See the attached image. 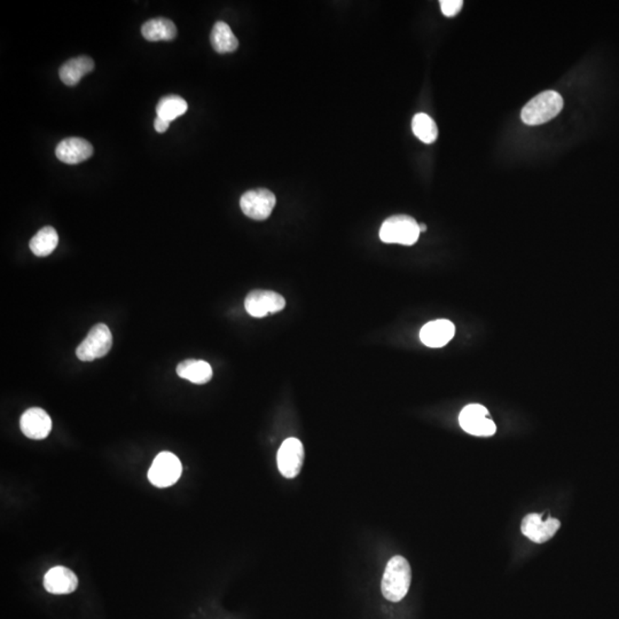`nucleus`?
I'll use <instances>...</instances> for the list:
<instances>
[{"mask_svg":"<svg viewBox=\"0 0 619 619\" xmlns=\"http://www.w3.org/2000/svg\"><path fill=\"white\" fill-rule=\"evenodd\" d=\"M412 581L410 563L405 557H394L386 564L381 589L388 601L399 602L406 596Z\"/></svg>","mask_w":619,"mask_h":619,"instance_id":"nucleus-1","label":"nucleus"},{"mask_svg":"<svg viewBox=\"0 0 619 619\" xmlns=\"http://www.w3.org/2000/svg\"><path fill=\"white\" fill-rule=\"evenodd\" d=\"M563 99L555 91H545L524 106L520 118L528 126H540L562 111Z\"/></svg>","mask_w":619,"mask_h":619,"instance_id":"nucleus-2","label":"nucleus"},{"mask_svg":"<svg viewBox=\"0 0 619 619\" xmlns=\"http://www.w3.org/2000/svg\"><path fill=\"white\" fill-rule=\"evenodd\" d=\"M419 224L410 216H392L386 219L380 228L381 241L386 243H398L413 245L419 240Z\"/></svg>","mask_w":619,"mask_h":619,"instance_id":"nucleus-3","label":"nucleus"},{"mask_svg":"<svg viewBox=\"0 0 619 619\" xmlns=\"http://www.w3.org/2000/svg\"><path fill=\"white\" fill-rule=\"evenodd\" d=\"M113 345L111 330L104 323L93 326L84 341L76 349V356L82 362H93L105 357Z\"/></svg>","mask_w":619,"mask_h":619,"instance_id":"nucleus-4","label":"nucleus"},{"mask_svg":"<svg viewBox=\"0 0 619 619\" xmlns=\"http://www.w3.org/2000/svg\"><path fill=\"white\" fill-rule=\"evenodd\" d=\"M183 467L179 458L171 452H161L156 455L148 470V479L156 488H169L176 484L182 476Z\"/></svg>","mask_w":619,"mask_h":619,"instance_id":"nucleus-5","label":"nucleus"},{"mask_svg":"<svg viewBox=\"0 0 619 619\" xmlns=\"http://www.w3.org/2000/svg\"><path fill=\"white\" fill-rule=\"evenodd\" d=\"M461 428L474 436L489 437L496 434L497 427L489 416V411L479 404L468 405L459 416Z\"/></svg>","mask_w":619,"mask_h":619,"instance_id":"nucleus-6","label":"nucleus"},{"mask_svg":"<svg viewBox=\"0 0 619 619\" xmlns=\"http://www.w3.org/2000/svg\"><path fill=\"white\" fill-rule=\"evenodd\" d=\"M275 203V195L267 189L245 191L240 200L242 213L255 221H265L269 218L274 209Z\"/></svg>","mask_w":619,"mask_h":619,"instance_id":"nucleus-7","label":"nucleus"},{"mask_svg":"<svg viewBox=\"0 0 619 619\" xmlns=\"http://www.w3.org/2000/svg\"><path fill=\"white\" fill-rule=\"evenodd\" d=\"M279 472L286 479H295L304 462V447L301 440L297 438H287L280 446L278 451Z\"/></svg>","mask_w":619,"mask_h":619,"instance_id":"nucleus-8","label":"nucleus"},{"mask_svg":"<svg viewBox=\"0 0 619 619\" xmlns=\"http://www.w3.org/2000/svg\"><path fill=\"white\" fill-rule=\"evenodd\" d=\"M286 306L280 294L272 291H252L245 297V308L252 317L264 318L267 314L278 313Z\"/></svg>","mask_w":619,"mask_h":619,"instance_id":"nucleus-9","label":"nucleus"},{"mask_svg":"<svg viewBox=\"0 0 619 619\" xmlns=\"http://www.w3.org/2000/svg\"><path fill=\"white\" fill-rule=\"evenodd\" d=\"M561 522L557 518H548L542 520V515L529 514L520 524V531L527 538L535 544H542L550 540L559 531Z\"/></svg>","mask_w":619,"mask_h":619,"instance_id":"nucleus-10","label":"nucleus"},{"mask_svg":"<svg viewBox=\"0 0 619 619\" xmlns=\"http://www.w3.org/2000/svg\"><path fill=\"white\" fill-rule=\"evenodd\" d=\"M20 427L30 440H45L52 430L51 416L43 408L33 407L22 414Z\"/></svg>","mask_w":619,"mask_h":619,"instance_id":"nucleus-11","label":"nucleus"},{"mask_svg":"<svg viewBox=\"0 0 619 619\" xmlns=\"http://www.w3.org/2000/svg\"><path fill=\"white\" fill-rule=\"evenodd\" d=\"M44 587L48 593L54 596L70 594L77 589L78 578L66 567H54L46 572Z\"/></svg>","mask_w":619,"mask_h":619,"instance_id":"nucleus-12","label":"nucleus"},{"mask_svg":"<svg viewBox=\"0 0 619 619\" xmlns=\"http://www.w3.org/2000/svg\"><path fill=\"white\" fill-rule=\"evenodd\" d=\"M92 154V145L82 138H67L59 143L55 150L57 159L67 164L82 163L90 159Z\"/></svg>","mask_w":619,"mask_h":619,"instance_id":"nucleus-13","label":"nucleus"},{"mask_svg":"<svg viewBox=\"0 0 619 619\" xmlns=\"http://www.w3.org/2000/svg\"><path fill=\"white\" fill-rule=\"evenodd\" d=\"M455 334L453 323L446 319L430 321L422 327L420 340L429 347H442L451 341Z\"/></svg>","mask_w":619,"mask_h":619,"instance_id":"nucleus-14","label":"nucleus"},{"mask_svg":"<svg viewBox=\"0 0 619 619\" xmlns=\"http://www.w3.org/2000/svg\"><path fill=\"white\" fill-rule=\"evenodd\" d=\"M94 69V61L89 57H78L63 63L59 70L61 81L68 87H75L81 82L83 76Z\"/></svg>","mask_w":619,"mask_h":619,"instance_id":"nucleus-15","label":"nucleus"},{"mask_svg":"<svg viewBox=\"0 0 619 619\" xmlns=\"http://www.w3.org/2000/svg\"><path fill=\"white\" fill-rule=\"evenodd\" d=\"M177 374L194 384H206L213 377V368L204 360L187 359L177 366Z\"/></svg>","mask_w":619,"mask_h":619,"instance_id":"nucleus-16","label":"nucleus"},{"mask_svg":"<svg viewBox=\"0 0 619 619\" xmlns=\"http://www.w3.org/2000/svg\"><path fill=\"white\" fill-rule=\"evenodd\" d=\"M141 33L148 42L172 40L177 36V28L169 18H157L150 20L141 27Z\"/></svg>","mask_w":619,"mask_h":619,"instance_id":"nucleus-17","label":"nucleus"},{"mask_svg":"<svg viewBox=\"0 0 619 619\" xmlns=\"http://www.w3.org/2000/svg\"><path fill=\"white\" fill-rule=\"evenodd\" d=\"M211 45L217 53H232L239 46L238 38L230 29V26L225 22H216L211 31Z\"/></svg>","mask_w":619,"mask_h":619,"instance_id":"nucleus-18","label":"nucleus"},{"mask_svg":"<svg viewBox=\"0 0 619 619\" xmlns=\"http://www.w3.org/2000/svg\"><path fill=\"white\" fill-rule=\"evenodd\" d=\"M59 243V235L57 230L51 226H46L37 232L36 235L30 240L29 247L33 254L38 257H46L54 252Z\"/></svg>","mask_w":619,"mask_h":619,"instance_id":"nucleus-19","label":"nucleus"},{"mask_svg":"<svg viewBox=\"0 0 619 619\" xmlns=\"http://www.w3.org/2000/svg\"><path fill=\"white\" fill-rule=\"evenodd\" d=\"M189 109L187 102L179 96H167L160 100L156 106V114L162 120L172 122L185 114Z\"/></svg>","mask_w":619,"mask_h":619,"instance_id":"nucleus-20","label":"nucleus"},{"mask_svg":"<svg viewBox=\"0 0 619 619\" xmlns=\"http://www.w3.org/2000/svg\"><path fill=\"white\" fill-rule=\"evenodd\" d=\"M413 133L425 144H433L438 138L436 123L429 115L419 113L413 117Z\"/></svg>","mask_w":619,"mask_h":619,"instance_id":"nucleus-21","label":"nucleus"},{"mask_svg":"<svg viewBox=\"0 0 619 619\" xmlns=\"http://www.w3.org/2000/svg\"><path fill=\"white\" fill-rule=\"evenodd\" d=\"M440 9L444 16L447 18H453L460 12L464 5L462 0H440Z\"/></svg>","mask_w":619,"mask_h":619,"instance_id":"nucleus-22","label":"nucleus"},{"mask_svg":"<svg viewBox=\"0 0 619 619\" xmlns=\"http://www.w3.org/2000/svg\"><path fill=\"white\" fill-rule=\"evenodd\" d=\"M169 126H170V122L162 120L160 117H156L155 122H154V128H155L156 131L159 132V133H163V132L167 131L169 129Z\"/></svg>","mask_w":619,"mask_h":619,"instance_id":"nucleus-23","label":"nucleus"},{"mask_svg":"<svg viewBox=\"0 0 619 619\" xmlns=\"http://www.w3.org/2000/svg\"><path fill=\"white\" fill-rule=\"evenodd\" d=\"M420 232H425L427 230V226L425 224H419Z\"/></svg>","mask_w":619,"mask_h":619,"instance_id":"nucleus-24","label":"nucleus"}]
</instances>
